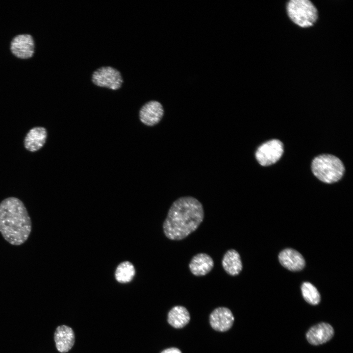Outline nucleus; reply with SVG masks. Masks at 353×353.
Here are the masks:
<instances>
[{
  "mask_svg": "<svg viewBox=\"0 0 353 353\" xmlns=\"http://www.w3.org/2000/svg\"><path fill=\"white\" fill-rule=\"evenodd\" d=\"M164 114L162 103L158 101L150 100L144 103L139 111V118L145 125L153 126L158 123Z\"/></svg>",
  "mask_w": 353,
  "mask_h": 353,
  "instance_id": "obj_8",
  "label": "nucleus"
},
{
  "mask_svg": "<svg viewBox=\"0 0 353 353\" xmlns=\"http://www.w3.org/2000/svg\"><path fill=\"white\" fill-rule=\"evenodd\" d=\"M334 335L331 325L321 323L311 327L306 334L308 342L313 345H319L328 341Z\"/></svg>",
  "mask_w": 353,
  "mask_h": 353,
  "instance_id": "obj_10",
  "label": "nucleus"
},
{
  "mask_svg": "<svg viewBox=\"0 0 353 353\" xmlns=\"http://www.w3.org/2000/svg\"><path fill=\"white\" fill-rule=\"evenodd\" d=\"M214 265V261L209 255L199 253L191 259L189 269L194 276L202 277L208 274L212 270Z\"/></svg>",
  "mask_w": 353,
  "mask_h": 353,
  "instance_id": "obj_11",
  "label": "nucleus"
},
{
  "mask_svg": "<svg viewBox=\"0 0 353 353\" xmlns=\"http://www.w3.org/2000/svg\"><path fill=\"white\" fill-rule=\"evenodd\" d=\"M301 290L304 299L312 305H316L320 301V294L316 288L311 283L305 282L301 286Z\"/></svg>",
  "mask_w": 353,
  "mask_h": 353,
  "instance_id": "obj_18",
  "label": "nucleus"
},
{
  "mask_svg": "<svg viewBox=\"0 0 353 353\" xmlns=\"http://www.w3.org/2000/svg\"><path fill=\"white\" fill-rule=\"evenodd\" d=\"M56 348L60 353H66L71 349L75 343L73 329L66 325L58 327L54 333Z\"/></svg>",
  "mask_w": 353,
  "mask_h": 353,
  "instance_id": "obj_13",
  "label": "nucleus"
},
{
  "mask_svg": "<svg viewBox=\"0 0 353 353\" xmlns=\"http://www.w3.org/2000/svg\"><path fill=\"white\" fill-rule=\"evenodd\" d=\"M134 275V267L128 261H125L120 263L117 267L115 273L116 279L120 283H126L130 281Z\"/></svg>",
  "mask_w": 353,
  "mask_h": 353,
  "instance_id": "obj_17",
  "label": "nucleus"
},
{
  "mask_svg": "<svg viewBox=\"0 0 353 353\" xmlns=\"http://www.w3.org/2000/svg\"><path fill=\"white\" fill-rule=\"evenodd\" d=\"M278 259L280 264L290 271H300L305 266V261L302 255L292 249L282 251L278 255Z\"/></svg>",
  "mask_w": 353,
  "mask_h": 353,
  "instance_id": "obj_12",
  "label": "nucleus"
},
{
  "mask_svg": "<svg viewBox=\"0 0 353 353\" xmlns=\"http://www.w3.org/2000/svg\"><path fill=\"white\" fill-rule=\"evenodd\" d=\"M161 353H181V352L177 348H171L163 351Z\"/></svg>",
  "mask_w": 353,
  "mask_h": 353,
  "instance_id": "obj_19",
  "label": "nucleus"
},
{
  "mask_svg": "<svg viewBox=\"0 0 353 353\" xmlns=\"http://www.w3.org/2000/svg\"><path fill=\"white\" fill-rule=\"evenodd\" d=\"M91 81L97 87L117 90L121 87L123 79L121 73L117 69L112 66H104L93 72Z\"/></svg>",
  "mask_w": 353,
  "mask_h": 353,
  "instance_id": "obj_5",
  "label": "nucleus"
},
{
  "mask_svg": "<svg viewBox=\"0 0 353 353\" xmlns=\"http://www.w3.org/2000/svg\"><path fill=\"white\" fill-rule=\"evenodd\" d=\"M222 265L225 271L232 277L238 275L243 268L239 253L232 249L225 252L222 260Z\"/></svg>",
  "mask_w": 353,
  "mask_h": 353,
  "instance_id": "obj_15",
  "label": "nucleus"
},
{
  "mask_svg": "<svg viewBox=\"0 0 353 353\" xmlns=\"http://www.w3.org/2000/svg\"><path fill=\"white\" fill-rule=\"evenodd\" d=\"M287 14L297 25L306 27L311 26L318 18L317 10L308 0H291L287 4Z\"/></svg>",
  "mask_w": 353,
  "mask_h": 353,
  "instance_id": "obj_4",
  "label": "nucleus"
},
{
  "mask_svg": "<svg viewBox=\"0 0 353 353\" xmlns=\"http://www.w3.org/2000/svg\"><path fill=\"white\" fill-rule=\"evenodd\" d=\"M31 230V222L23 202L9 197L0 203V232L10 244L19 246L25 243Z\"/></svg>",
  "mask_w": 353,
  "mask_h": 353,
  "instance_id": "obj_2",
  "label": "nucleus"
},
{
  "mask_svg": "<svg viewBox=\"0 0 353 353\" xmlns=\"http://www.w3.org/2000/svg\"><path fill=\"white\" fill-rule=\"evenodd\" d=\"M210 324L215 330L226 331L232 327L234 320L231 311L227 308L220 307L216 308L210 315Z\"/></svg>",
  "mask_w": 353,
  "mask_h": 353,
  "instance_id": "obj_9",
  "label": "nucleus"
},
{
  "mask_svg": "<svg viewBox=\"0 0 353 353\" xmlns=\"http://www.w3.org/2000/svg\"><path fill=\"white\" fill-rule=\"evenodd\" d=\"M311 169L319 180L327 183L339 180L345 171L342 162L338 157L328 154L316 157L312 161Z\"/></svg>",
  "mask_w": 353,
  "mask_h": 353,
  "instance_id": "obj_3",
  "label": "nucleus"
},
{
  "mask_svg": "<svg viewBox=\"0 0 353 353\" xmlns=\"http://www.w3.org/2000/svg\"><path fill=\"white\" fill-rule=\"evenodd\" d=\"M190 319V314L187 309L180 305L173 307L168 315L169 324L176 328L184 327L189 323Z\"/></svg>",
  "mask_w": 353,
  "mask_h": 353,
  "instance_id": "obj_16",
  "label": "nucleus"
},
{
  "mask_svg": "<svg viewBox=\"0 0 353 353\" xmlns=\"http://www.w3.org/2000/svg\"><path fill=\"white\" fill-rule=\"evenodd\" d=\"M35 42L29 34H20L14 36L10 44L12 53L17 58L25 59L31 58L35 52Z\"/></svg>",
  "mask_w": 353,
  "mask_h": 353,
  "instance_id": "obj_7",
  "label": "nucleus"
},
{
  "mask_svg": "<svg viewBox=\"0 0 353 353\" xmlns=\"http://www.w3.org/2000/svg\"><path fill=\"white\" fill-rule=\"evenodd\" d=\"M47 136V131L44 127H34L28 131L25 137V147L30 151H37L45 144Z\"/></svg>",
  "mask_w": 353,
  "mask_h": 353,
  "instance_id": "obj_14",
  "label": "nucleus"
},
{
  "mask_svg": "<svg viewBox=\"0 0 353 353\" xmlns=\"http://www.w3.org/2000/svg\"><path fill=\"white\" fill-rule=\"evenodd\" d=\"M283 152L282 143L278 140L273 139L262 144L257 148L255 157L261 165L267 166L277 161Z\"/></svg>",
  "mask_w": 353,
  "mask_h": 353,
  "instance_id": "obj_6",
  "label": "nucleus"
},
{
  "mask_svg": "<svg viewBox=\"0 0 353 353\" xmlns=\"http://www.w3.org/2000/svg\"><path fill=\"white\" fill-rule=\"evenodd\" d=\"M204 217L199 200L191 196L179 198L171 205L163 222L164 235L173 241L184 239L198 228Z\"/></svg>",
  "mask_w": 353,
  "mask_h": 353,
  "instance_id": "obj_1",
  "label": "nucleus"
}]
</instances>
